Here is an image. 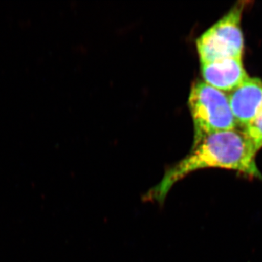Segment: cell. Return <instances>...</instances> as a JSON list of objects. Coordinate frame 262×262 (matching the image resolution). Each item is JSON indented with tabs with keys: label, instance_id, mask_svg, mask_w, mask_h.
<instances>
[{
	"label": "cell",
	"instance_id": "cell-6",
	"mask_svg": "<svg viewBox=\"0 0 262 262\" xmlns=\"http://www.w3.org/2000/svg\"><path fill=\"white\" fill-rule=\"evenodd\" d=\"M243 130L258 151L262 149V108L256 118Z\"/></svg>",
	"mask_w": 262,
	"mask_h": 262
},
{
	"label": "cell",
	"instance_id": "cell-5",
	"mask_svg": "<svg viewBox=\"0 0 262 262\" xmlns=\"http://www.w3.org/2000/svg\"><path fill=\"white\" fill-rule=\"evenodd\" d=\"M201 73L207 84L229 94L250 77L241 58H225L203 63L201 64Z\"/></svg>",
	"mask_w": 262,
	"mask_h": 262
},
{
	"label": "cell",
	"instance_id": "cell-1",
	"mask_svg": "<svg viewBox=\"0 0 262 262\" xmlns=\"http://www.w3.org/2000/svg\"><path fill=\"white\" fill-rule=\"evenodd\" d=\"M258 151L239 128L207 136L193 144L190 152L167 169L163 179L144 195L147 201L163 204L172 187L189 174L207 168L226 169L245 178L262 180L256 164Z\"/></svg>",
	"mask_w": 262,
	"mask_h": 262
},
{
	"label": "cell",
	"instance_id": "cell-4",
	"mask_svg": "<svg viewBox=\"0 0 262 262\" xmlns=\"http://www.w3.org/2000/svg\"><path fill=\"white\" fill-rule=\"evenodd\" d=\"M229 104L237 127L244 130L256 118L262 108V80L248 79L228 95Z\"/></svg>",
	"mask_w": 262,
	"mask_h": 262
},
{
	"label": "cell",
	"instance_id": "cell-2",
	"mask_svg": "<svg viewBox=\"0 0 262 262\" xmlns=\"http://www.w3.org/2000/svg\"><path fill=\"white\" fill-rule=\"evenodd\" d=\"M188 104L194 123L193 144L211 134L238 128L228 96L204 81L193 84Z\"/></svg>",
	"mask_w": 262,
	"mask_h": 262
},
{
	"label": "cell",
	"instance_id": "cell-3",
	"mask_svg": "<svg viewBox=\"0 0 262 262\" xmlns=\"http://www.w3.org/2000/svg\"><path fill=\"white\" fill-rule=\"evenodd\" d=\"M246 6V2H237L198 38L196 48L201 64L225 58L243 59L244 38L241 20Z\"/></svg>",
	"mask_w": 262,
	"mask_h": 262
}]
</instances>
